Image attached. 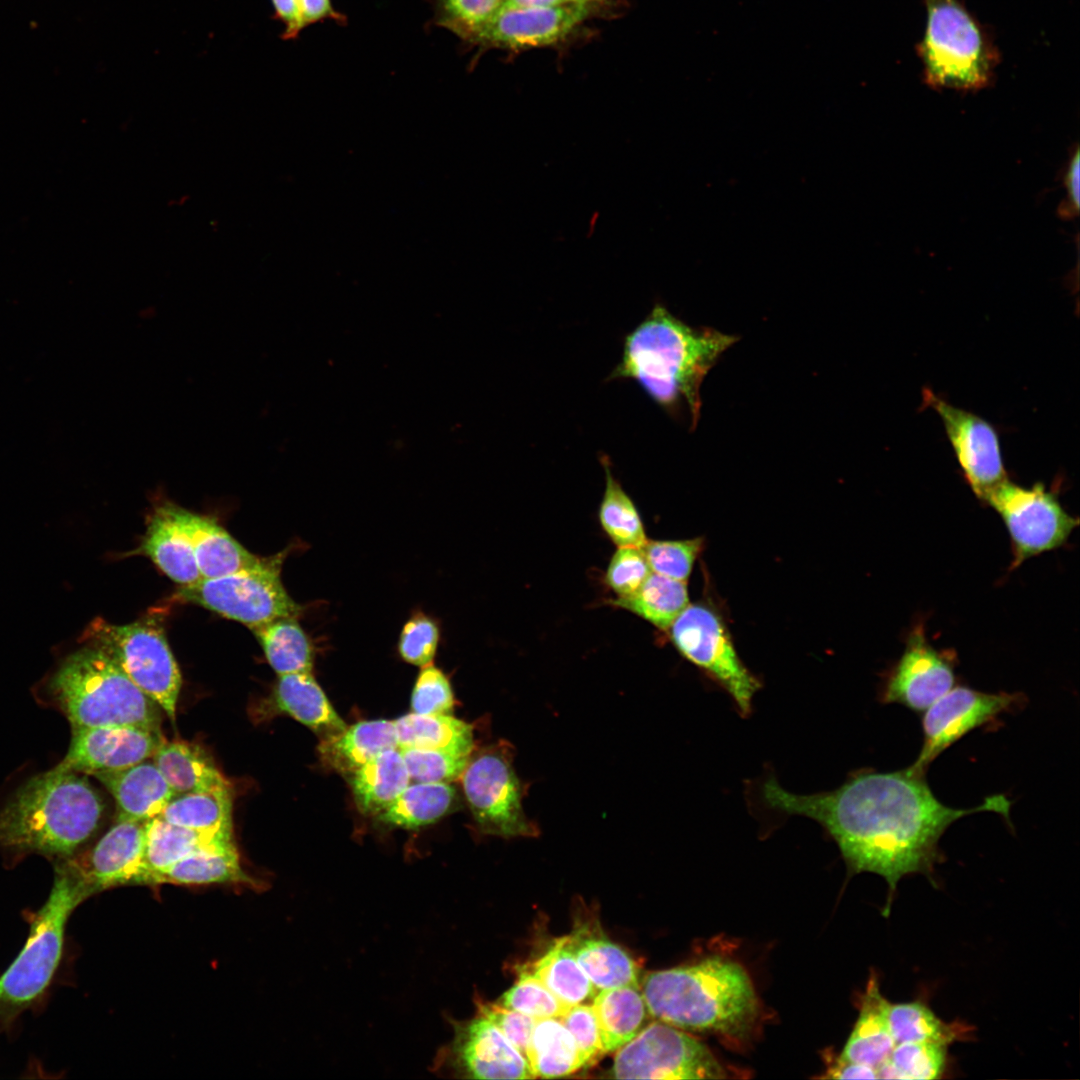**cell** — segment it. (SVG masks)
Here are the masks:
<instances>
[{
  "mask_svg": "<svg viewBox=\"0 0 1080 1080\" xmlns=\"http://www.w3.org/2000/svg\"><path fill=\"white\" fill-rule=\"evenodd\" d=\"M760 796L771 810L816 821L837 844L850 871L881 875L895 890L913 873H929L938 842L956 820L977 812L1008 817L1010 801L994 795L970 809L946 806L933 794L925 774L911 767L893 772L860 771L840 787L814 794L784 789L774 777Z\"/></svg>",
  "mask_w": 1080,
  "mask_h": 1080,
  "instance_id": "cell-1",
  "label": "cell"
},
{
  "mask_svg": "<svg viewBox=\"0 0 1080 1080\" xmlns=\"http://www.w3.org/2000/svg\"><path fill=\"white\" fill-rule=\"evenodd\" d=\"M737 340L713 328L691 327L657 303L626 336L621 360L610 378L633 379L670 413L686 407L695 427L703 380Z\"/></svg>",
  "mask_w": 1080,
  "mask_h": 1080,
  "instance_id": "cell-2",
  "label": "cell"
},
{
  "mask_svg": "<svg viewBox=\"0 0 1080 1080\" xmlns=\"http://www.w3.org/2000/svg\"><path fill=\"white\" fill-rule=\"evenodd\" d=\"M640 990L651 1017L682 1030L744 1040L759 1018L748 973L720 957L649 972Z\"/></svg>",
  "mask_w": 1080,
  "mask_h": 1080,
  "instance_id": "cell-3",
  "label": "cell"
},
{
  "mask_svg": "<svg viewBox=\"0 0 1080 1080\" xmlns=\"http://www.w3.org/2000/svg\"><path fill=\"white\" fill-rule=\"evenodd\" d=\"M102 811L87 779L57 765L28 779L4 805L0 846L19 856L70 858L93 835Z\"/></svg>",
  "mask_w": 1080,
  "mask_h": 1080,
  "instance_id": "cell-4",
  "label": "cell"
},
{
  "mask_svg": "<svg viewBox=\"0 0 1080 1080\" xmlns=\"http://www.w3.org/2000/svg\"><path fill=\"white\" fill-rule=\"evenodd\" d=\"M44 680L50 701L72 729L138 726L160 729V708L99 648L83 643Z\"/></svg>",
  "mask_w": 1080,
  "mask_h": 1080,
  "instance_id": "cell-5",
  "label": "cell"
},
{
  "mask_svg": "<svg viewBox=\"0 0 1080 1080\" xmlns=\"http://www.w3.org/2000/svg\"><path fill=\"white\" fill-rule=\"evenodd\" d=\"M91 894L68 860H60L44 905L31 917L22 950L0 976V1027H8L46 993L60 964L73 911Z\"/></svg>",
  "mask_w": 1080,
  "mask_h": 1080,
  "instance_id": "cell-6",
  "label": "cell"
},
{
  "mask_svg": "<svg viewBox=\"0 0 1080 1080\" xmlns=\"http://www.w3.org/2000/svg\"><path fill=\"white\" fill-rule=\"evenodd\" d=\"M927 22L917 45L923 78L934 89L975 92L992 84L999 52L959 0H924Z\"/></svg>",
  "mask_w": 1080,
  "mask_h": 1080,
  "instance_id": "cell-7",
  "label": "cell"
},
{
  "mask_svg": "<svg viewBox=\"0 0 1080 1080\" xmlns=\"http://www.w3.org/2000/svg\"><path fill=\"white\" fill-rule=\"evenodd\" d=\"M80 641L108 655L131 681L175 720L182 678L160 624L143 619L115 625L97 617Z\"/></svg>",
  "mask_w": 1080,
  "mask_h": 1080,
  "instance_id": "cell-8",
  "label": "cell"
},
{
  "mask_svg": "<svg viewBox=\"0 0 1080 1080\" xmlns=\"http://www.w3.org/2000/svg\"><path fill=\"white\" fill-rule=\"evenodd\" d=\"M286 555L284 550L261 558L252 567L217 578H201L194 584L181 586L177 597L249 628L277 618H297L302 606L291 598L281 580Z\"/></svg>",
  "mask_w": 1080,
  "mask_h": 1080,
  "instance_id": "cell-9",
  "label": "cell"
},
{
  "mask_svg": "<svg viewBox=\"0 0 1080 1080\" xmlns=\"http://www.w3.org/2000/svg\"><path fill=\"white\" fill-rule=\"evenodd\" d=\"M461 777L467 804L482 833L504 838L539 834L523 809L525 790L513 767L509 743L502 741L479 751Z\"/></svg>",
  "mask_w": 1080,
  "mask_h": 1080,
  "instance_id": "cell-10",
  "label": "cell"
},
{
  "mask_svg": "<svg viewBox=\"0 0 1080 1080\" xmlns=\"http://www.w3.org/2000/svg\"><path fill=\"white\" fill-rule=\"evenodd\" d=\"M668 630L681 655L726 691L741 716H748L761 683L741 661L716 611L704 604H688Z\"/></svg>",
  "mask_w": 1080,
  "mask_h": 1080,
  "instance_id": "cell-11",
  "label": "cell"
},
{
  "mask_svg": "<svg viewBox=\"0 0 1080 1080\" xmlns=\"http://www.w3.org/2000/svg\"><path fill=\"white\" fill-rule=\"evenodd\" d=\"M727 1071L693 1036L656 1020L617 1050L615 1079H722Z\"/></svg>",
  "mask_w": 1080,
  "mask_h": 1080,
  "instance_id": "cell-12",
  "label": "cell"
},
{
  "mask_svg": "<svg viewBox=\"0 0 1080 1080\" xmlns=\"http://www.w3.org/2000/svg\"><path fill=\"white\" fill-rule=\"evenodd\" d=\"M999 513L1013 547L1011 568L1063 545L1079 521L1041 483L1026 488L1005 479L983 498Z\"/></svg>",
  "mask_w": 1080,
  "mask_h": 1080,
  "instance_id": "cell-13",
  "label": "cell"
},
{
  "mask_svg": "<svg viewBox=\"0 0 1080 1080\" xmlns=\"http://www.w3.org/2000/svg\"><path fill=\"white\" fill-rule=\"evenodd\" d=\"M1016 693H985L958 686L929 706L922 719L923 746L910 766L925 774L929 764L945 749L972 730L996 719L1022 703Z\"/></svg>",
  "mask_w": 1080,
  "mask_h": 1080,
  "instance_id": "cell-14",
  "label": "cell"
},
{
  "mask_svg": "<svg viewBox=\"0 0 1080 1080\" xmlns=\"http://www.w3.org/2000/svg\"><path fill=\"white\" fill-rule=\"evenodd\" d=\"M924 400L939 415L961 470L977 497L982 499L1004 481L998 435L983 418L924 392Z\"/></svg>",
  "mask_w": 1080,
  "mask_h": 1080,
  "instance_id": "cell-15",
  "label": "cell"
},
{
  "mask_svg": "<svg viewBox=\"0 0 1080 1080\" xmlns=\"http://www.w3.org/2000/svg\"><path fill=\"white\" fill-rule=\"evenodd\" d=\"M954 683L951 657L931 646L918 626L910 633L902 656L885 680L881 701L922 712L951 690Z\"/></svg>",
  "mask_w": 1080,
  "mask_h": 1080,
  "instance_id": "cell-16",
  "label": "cell"
},
{
  "mask_svg": "<svg viewBox=\"0 0 1080 1080\" xmlns=\"http://www.w3.org/2000/svg\"><path fill=\"white\" fill-rule=\"evenodd\" d=\"M91 896L127 884H147L145 822L116 821L89 851L67 858Z\"/></svg>",
  "mask_w": 1080,
  "mask_h": 1080,
  "instance_id": "cell-17",
  "label": "cell"
},
{
  "mask_svg": "<svg viewBox=\"0 0 1080 1080\" xmlns=\"http://www.w3.org/2000/svg\"><path fill=\"white\" fill-rule=\"evenodd\" d=\"M164 739L160 729L138 726L72 729L68 752L58 766L89 775L127 768L152 758Z\"/></svg>",
  "mask_w": 1080,
  "mask_h": 1080,
  "instance_id": "cell-18",
  "label": "cell"
},
{
  "mask_svg": "<svg viewBox=\"0 0 1080 1080\" xmlns=\"http://www.w3.org/2000/svg\"><path fill=\"white\" fill-rule=\"evenodd\" d=\"M587 14L583 3L556 7H521L503 3L470 40L505 48L548 45L567 36Z\"/></svg>",
  "mask_w": 1080,
  "mask_h": 1080,
  "instance_id": "cell-19",
  "label": "cell"
},
{
  "mask_svg": "<svg viewBox=\"0 0 1080 1080\" xmlns=\"http://www.w3.org/2000/svg\"><path fill=\"white\" fill-rule=\"evenodd\" d=\"M452 1052L469 1078H533L525 1056L481 1014L459 1028Z\"/></svg>",
  "mask_w": 1080,
  "mask_h": 1080,
  "instance_id": "cell-20",
  "label": "cell"
},
{
  "mask_svg": "<svg viewBox=\"0 0 1080 1080\" xmlns=\"http://www.w3.org/2000/svg\"><path fill=\"white\" fill-rule=\"evenodd\" d=\"M114 797L116 821L146 822L161 814L175 796L152 759L93 775Z\"/></svg>",
  "mask_w": 1080,
  "mask_h": 1080,
  "instance_id": "cell-21",
  "label": "cell"
},
{
  "mask_svg": "<svg viewBox=\"0 0 1080 1080\" xmlns=\"http://www.w3.org/2000/svg\"><path fill=\"white\" fill-rule=\"evenodd\" d=\"M167 508L188 535L202 578H217L256 565L261 557L246 550L215 520L173 503Z\"/></svg>",
  "mask_w": 1080,
  "mask_h": 1080,
  "instance_id": "cell-22",
  "label": "cell"
},
{
  "mask_svg": "<svg viewBox=\"0 0 1080 1080\" xmlns=\"http://www.w3.org/2000/svg\"><path fill=\"white\" fill-rule=\"evenodd\" d=\"M273 704L277 711L307 726L322 740L339 734L347 726L312 672L278 675Z\"/></svg>",
  "mask_w": 1080,
  "mask_h": 1080,
  "instance_id": "cell-23",
  "label": "cell"
},
{
  "mask_svg": "<svg viewBox=\"0 0 1080 1080\" xmlns=\"http://www.w3.org/2000/svg\"><path fill=\"white\" fill-rule=\"evenodd\" d=\"M140 551L181 586L194 584L202 578L192 543L166 503L159 505L149 519Z\"/></svg>",
  "mask_w": 1080,
  "mask_h": 1080,
  "instance_id": "cell-24",
  "label": "cell"
},
{
  "mask_svg": "<svg viewBox=\"0 0 1080 1080\" xmlns=\"http://www.w3.org/2000/svg\"><path fill=\"white\" fill-rule=\"evenodd\" d=\"M395 748L398 741L394 721L377 719L346 726L339 734L323 739L319 751L330 767L351 775L382 752Z\"/></svg>",
  "mask_w": 1080,
  "mask_h": 1080,
  "instance_id": "cell-25",
  "label": "cell"
},
{
  "mask_svg": "<svg viewBox=\"0 0 1080 1080\" xmlns=\"http://www.w3.org/2000/svg\"><path fill=\"white\" fill-rule=\"evenodd\" d=\"M566 943L597 991L621 986H640L639 966L619 945L604 936L578 929Z\"/></svg>",
  "mask_w": 1080,
  "mask_h": 1080,
  "instance_id": "cell-26",
  "label": "cell"
},
{
  "mask_svg": "<svg viewBox=\"0 0 1080 1080\" xmlns=\"http://www.w3.org/2000/svg\"><path fill=\"white\" fill-rule=\"evenodd\" d=\"M591 1005L604 1053L617 1051L631 1041L651 1017L640 986L599 990Z\"/></svg>",
  "mask_w": 1080,
  "mask_h": 1080,
  "instance_id": "cell-27",
  "label": "cell"
},
{
  "mask_svg": "<svg viewBox=\"0 0 1080 1080\" xmlns=\"http://www.w3.org/2000/svg\"><path fill=\"white\" fill-rule=\"evenodd\" d=\"M151 759L175 795L231 787L208 752L197 744L164 739Z\"/></svg>",
  "mask_w": 1080,
  "mask_h": 1080,
  "instance_id": "cell-28",
  "label": "cell"
},
{
  "mask_svg": "<svg viewBox=\"0 0 1080 1080\" xmlns=\"http://www.w3.org/2000/svg\"><path fill=\"white\" fill-rule=\"evenodd\" d=\"M888 1001L881 995L878 982L871 977L855 1026L841 1057L877 1069L890 1056L896 1043L887 1020Z\"/></svg>",
  "mask_w": 1080,
  "mask_h": 1080,
  "instance_id": "cell-29",
  "label": "cell"
},
{
  "mask_svg": "<svg viewBox=\"0 0 1080 1080\" xmlns=\"http://www.w3.org/2000/svg\"><path fill=\"white\" fill-rule=\"evenodd\" d=\"M214 883L254 884L243 870L235 843L193 852L151 874L149 884L202 885Z\"/></svg>",
  "mask_w": 1080,
  "mask_h": 1080,
  "instance_id": "cell-30",
  "label": "cell"
},
{
  "mask_svg": "<svg viewBox=\"0 0 1080 1080\" xmlns=\"http://www.w3.org/2000/svg\"><path fill=\"white\" fill-rule=\"evenodd\" d=\"M410 781L399 748L382 752L351 774L358 809L375 816L392 803Z\"/></svg>",
  "mask_w": 1080,
  "mask_h": 1080,
  "instance_id": "cell-31",
  "label": "cell"
},
{
  "mask_svg": "<svg viewBox=\"0 0 1080 1080\" xmlns=\"http://www.w3.org/2000/svg\"><path fill=\"white\" fill-rule=\"evenodd\" d=\"M398 748L412 747L443 750L471 756L474 749L473 728L452 714H405L394 720Z\"/></svg>",
  "mask_w": 1080,
  "mask_h": 1080,
  "instance_id": "cell-32",
  "label": "cell"
},
{
  "mask_svg": "<svg viewBox=\"0 0 1080 1080\" xmlns=\"http://www.w3.org/2000/svg\"><path fill=\"white\" fill-rule=\"evenodd\" d=\"M234 844L233 835L196 831L157 816L145 822V860L149 871L168 867L196 851Z\"/></svg>",
  "mask_w": 1080,
  "mask_h": 1080,
  "instance_id": "cell-33",
  "label": "cell"
},
{
  "mask_svg": "<svg viewBox=\"0 0 1080 1080\" xmlns=\"http://www.w3.org/2000/svg\"><path fill=\"white\" fill-rule=\"evenodd\" d=\"M533 1078H557L583 1067L573 1035L557 1018L536 1019L525 1052Z\"/></svg>",
  "mask_w": 1080,
  "mask_h": 1080,
  "instance_id": "cell-34",
  "label": "cell"
},
{
  "mask_svg": "<svg viewBox=\"0 0 1080 1080\" xmlns=\"http://www.w3.org/2000/svg\"><path fill=\"white\" fill-rule=\"evenodd\" d=\"M455 799L456 790L448 783L414 782L376 816L387 826L416 829L440 820Z\"/></svg>",
  "mask_w": 1080,
  "mask_h": 1080,
  "instance_id": "cell-35",
  "label": "cell"
},
{
  "mask_svg": "<svg viewBox=\"0 0 1080 1080\" xmlns=\"http://www.w3.org/2000/svg\"><path fill=\"white\" fill-rule=\"evenodd\" d=\"M159 817L200 832L233 835L231 787L175 795Z\"/></svg>",
  "mask_w": 1080,
  "mask_h": 1080,
  "instance_id": "cell-36",
  "label": "cell"
},
{
  "mask_svg": "<svg viewBox=\"0 0 1080 1080\" xmlns=\"http://www.w3.org/2000/svg\"><path fill=\"white\" fill-rule=\"evenodd\" d=\"M278 674L312 672L314 648L296 617H282L250 628Z\"/></svg>",
  "mask_w": 1080,
  "mask_h": 1080,
  "instance_id": "cell-37",
  "label": "cell"
},
{
  "mask_svg": "<svg viewBox=\"0 0 1080 1080\" xmlns=\"http://www.w3.org/2000/svg\"><path fill=\"white\" fill-rule=\"evenodd\" d=\"M611 603L636 614L659 629L668 630L689 604L687 583L652 571L635 593L615 598Z\"/></svg>",
  "mask_w": 1080,
  "mask_h": 1080,
  "instance_id": "cell-38",
  "label": "cell"
},
{
  "mask_svg": "<svg viewBox=\"0 0 1080 1080\" xmlns=\"http://www.w3.org/2000/svg\"><path fill=\"white\" fill-rule=\"evenodd\" d=\"M527 969L568 1006L592 1000L597 993L567 946L566 936L557 939Z\"/></svg>",
  "mask_w": 1080,
  "mask_h": 1080,
  "instance_id": "cell-39",
  "label": "cell"
},
{
  "mask_svg": "<svg viewBox=\"0 0 1080 1080\" xmlns=\"http://www.w3.org/2000/svg\"><path fill=\"white\" fill-rule=\"evenodd\" d=\"M600 461L605 471V490L598 514L601 527L617 547L642 548L648 539L639 511L613 476L609 458L604 455Z\"/></svg>",
  "mask_w": 1080,
  "mask_h": 1080,
  "instance_id": "cell-40",
  "label": "cell"
},
{
  "mask_svg": "<svg viewBox=\"0 0 1080 1080\" xmlns=\"http://www.w3.org/2000/svg\"><path fill=\"white\" fill-rule=\"evenodd\" d=\"M887 1020L896 1044L934 1042L947 1045L957 1039L959 1029L943 1022L921 1002L887 1005Z\"/></svg>",
  "mask_w": 1080,
  "mask_h": 1080,
  "instance_id": "cell-41",
  "label": "cell"
},
{
  "mask_svg": "<svg viewBox=\"0 0 1080 1080\" xmlns=\"http://www.w3.org/2000/svg\"><path fill=\"white\" fill-rule=\"evenodd\" d=\"M946 1045L934 1042L896 1044L878 1068L881 1079H936L944 1072Z\"/></svg>",
  "mask_w": 1080,
  "mask_h": 1080,
  "instance_id": "cell-42",
  "label": "cell"
},
{
  "mask_svg": "<svg viewBox=\"0 0 1080 1080\" xmlns=\"http://www.w3.org/2000/svg\"><path fill=\"white\" fill-rule=\"evenodd\" d=\"M497 1003L535 1019H560L569 1008L525 967L520 969L517 981Z\"/></svg>",
  "mask_w": 1080,
  "mask_h": 1080,
  "instance_id": "cell-43",
  "label": "cell"
},
{
  "mask_svg": "<svg viewBox=\"0 0 1080 1080\" xmlns=\"http://www.w3.org/2000/svg\"><path fill=\"white\" fill-rule=\"evenodd\" d=\"M399 750L413 782H452L462 776L471 758L443 750L412 747Z\"/></svg>",
  "mask_w": 1080,
  "mask_h": 1080,
  "instance_id": "cell-44",
  "label": "cell"
},
{
  "mask_svg": "<svg viewBox=\"0 0 1080 1080\" xmlns=\"http://www.w3.org/2000/svg\"><path fill=\"white\" fill-rule=\"evenodd\" d=\"M702 548V538L647 540L642 547L653 572L685 582Z\"/></svg>",
  "mask_w": 1080,
  "mask_h": 1080,
  "instance_id": "cell-45",
  "label": "cell"
},
{
  "mask_svg": "<svg viewBox=\"0 0 1080 1080\" xmlns=\"http://www.w3.org/2000/svg\"><path fill=\"white\" fill-rule=\"evenodd\" d=\"M441 637L438 621L422 611H415L404 623L398 653L407 663L423 667L433 662Z\"/></svg>",
  "mask_w": 1080,
  "mask_h": 1080,
  "instance_id": "cell-46",
  "label": "cell"
},
{
  "mask_svg": "<svg viewBox=\"0 0 1080 1080\" xmlns=\"http://www.w3.org/2000/svg\"><path fill=\"white\" fill-rule=\"evenodd\" d=\"M505 0H438V23L464 39L471 37Z\"/></svg>",
  "mask_w": 1080,
  "mask_h": 1080,
  "instance_id": "cell-47",
  "label": "cell"
},
{
  "mask_svg": "<svg viewBox=\"0 0 1080 1080\" xmlns=\"http://www.w3.org/2000/svg\"><path fill=\"white\" fill-rule=\"evenodd\" d=\"M454 704L452 686L446 674L433 663L421 667L411 695L412 712L452 714Z\"/></svg>",
  "mask_w": 1080,
  "mask_h": 1080,
  "instance_id": "cell-48",
  "label": "cell"
},
{
  "mask_svg": "<svg viewBox=\"0 0 1080 1080\" xmlns=\"http://www.w3.org/2000/svg\"><path fill=\"white\" fill-rule=\"evenodd\" d=\"M651 573L642 548L618 547L610 559L604 581L616 598L627 597L635 593Z\"/></svg>",
  "mask_w": 1080,
  "mask_h": 1080,
  "instance_id": "cell-49",
  "label": "cell"
},
{
  "mask_svg": "<svg viewBox=\"0 0 1080 1080\" xmlns=\"http://www.w3.org/2000/svg\"><path fill=\"white\" fill-rule=\"evenodd\" d=\"M560 1021L573 1035L583 1067L604 1054L591 1004L580 1003L569 1006Z\"/></svg>",
  "mask_w": 1080,
  "mask_h": 1080,
  "instance_id": "cell-50",
  "label": "cell"
},
{
  "mask_svg": "<svg viewBox=\"0 0 1080 1080\" xmlns=\"http://www.w3.org/2000/svg\"><path fill=\"white\" fill-rule=\"evenodd\" d=\"M479 1011L525 1056L536 1022L535 1018L506 1008L497 1002L481 1004Z\"/></svg>",
  "mask_w": 1080,
  "mask_h": 1080,
  "instance_id": "cell-51",
  "label": "cell"
},
{
  "mask_svg": "<svg viewBox=\"0 0 1080 1080\" xmlns=\"http://www.w3.org/2000/svg\"><path fill=\"white\" fill-rule=\"evenodd\" d=\"M1079 161V147L1075 144L1062 170L1065 197L1057 208V215L1066 221L1074 220L1079 215Z\"/></svg>",
  "mask_w": 1080,
  "mask_h": 1080,
  "instance_id": "cell-52",
  "label": "cell"
},
{
  "mask_svg": "<svg viewBox=\"0 0 1080 1080\" xmlns=\"http://www.w3.org/2000/svg\"><path fill=\"white\" fill-rule=\"evenodd\" d=\"M274 18L284 24L282 39H295L304 29L301 20L299 0H271Z\"/></svg>",
  "mask_w": 1080,
  "mask_h": 1080,
  "instance_id": "cell-53",
  "label": "cell"
},
{
  "mask_svg": "<svg viewBox=\"0 0 1080 1080\" xmlns=\"http://www.w3.org/2000/svg\"><path fill=\"white\" fill-rule=\"evenodd\" d=\"M823 1078L829 1079H877V1069L849 1061L839 1056L831 1061Z\"/></svg>",
  "mask_w": 1080,
  "mask_h": 1080,
  "instance_id": "cell-54",
  "label": "cell"
},
{
  "mask_svg": "<svg viewBox=\"0 0 1080 1080\" xmlns=\"http://www.w3.org/2000/svg\"><path fill=\"white\" fill-rule=\"evenodd\" d=\"M299 8L303 28L327 18L344 21V16L333 8L331 0H299Z\"/></svg>",
  "mask_w": 1080,
  "mask_h": 1080,
  "instance_id": "cell-55",
  "label": "cell"
},
{
  "mask_svg": "<svg viewBox=\"0 0 1080 1080\" xmlns=\"http://www.w3.org/2000/svg\"><path fill=\"white\" fill-rule=\"evenodd\" d=\"M586 0H505L504 3L521 7H556L568 3H583Z\"/></svg>",
  "mask_w": 1080,
  "mask_h": 1080,
  "instance_id": "cell-56",
  "label": "cell"
},
{
  "mask_svg": "<svg viewBox=\"0 0 1080 1080\" xmlns=\"http://www.w3.org/2000/svg\"><path fill=\"white\" fill-rule=\"evenodd\" d=\"M586 1H589V0H586Z\"/></svg>",
  "mask_w": 1080,
  "mask_h": 1080,
  "instance_id": "cell-57",
  "label": "cell"
}]
</instances>
